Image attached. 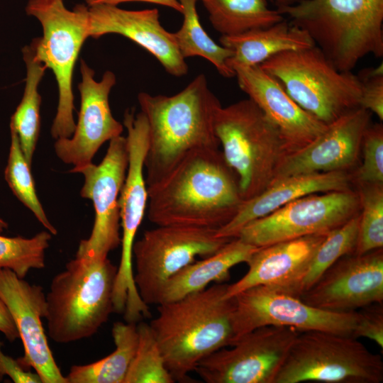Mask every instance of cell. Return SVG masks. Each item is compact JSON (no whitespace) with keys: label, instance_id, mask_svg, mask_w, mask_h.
Returning <instances> with one entry per match:
<instances>
[{"label":"cell","instance_id":"7402d4cb","mask_svg":"<svg viewBox=\"0 0 383 383\" xmlns=\"http://www.w3.org/2000/svg\"><path fill=\"white\" fill-rule=\"evenodd\" d=\"M328 233L306 235L260 247L247 261L246 274L228 284L226 297L265 285L299 296L313 257Z\"/></svg>","mask_w":383,"mask_h":383},{"label":"cell","instance_id":"8992f818","mask_svg":"<svg viewBox=\"0 0 383 383\" xmlns=\"http://www.w3.org/2000/svg\"><path fill=\"white\" fill-rule=\"evenodd\" d=\"M214 131L224 160L237 176L244 201L260 194L274 180L286 157L276 126L248 98L221 106Z\"/></svg>","mask_w":383,"mask_h":383},{"label":"cell","instance_id":"ac0fdd59","mask_svg":"<svg viewBox=\"0 0 383 383\" xmlns=\"http://www.w3.org/2000/svg\"><path fill=\"white\" fill-rule=\"evenodd\" d=\"M0 299L7 306L21 339L24 355L18 358L26 370L32 367L43 383H67L57 366L43 326L46 297L43 288L0 269Z\"/></svg>","mask_w":383,"mask_h":383},{"label":"cell","instance_id":"44dd1931","mask_svg":"<svg viewBox=\"0 0 383 383\" xmlns=\"http://www.w3.org/2000/svg\"><path fill=\"white\" fill-rule=\"evenodd\" d=\"M88 8L89 37L121 35L148 50L171 75L179 77L187 74L188 66L174 33L162 26L157 9L133 11L107 4Z\"/></svg>","mask_w":383,"mask_h":383},{"label":"cell","instance_id":"d6986e66","mask_svg":"<svg viewBox=\"0 0 383 383\" xmlns=\"http://www.w3.org/2000/svg\"><path fill=\"white\" fill-rule=\"evenodd\" d=\"M238 84L276 126L286 156L308 146L327 128L300 107L280 82L259 65L233 67Z\"/></svg>","mask_w":383,"mask_h":383},{"label":"cell","instance_id":"60d3db41","mask_svg":"<svg viewBox=\"0 0 383 383\" xmlns=\"http://www.w3.org/2000/svg\"><path fill=\"white\" fill-rule=\"evenodd\" d=\"M300 1L301 0H268V1H270L276 6V9L292 6Z\"/></svg>","mask_w":383,"mask_h":383},{"label":"cell","instance_id":"ba28073f","mask_svg":"<svg viewBox=\"0 0 383 383\" xmlns=\"http://www.w3.org/2000/svg\"><path fill=\"white\" fill-rule=\"evenodd\" d=\"M88 6L67 9L63 0H28L26 12L39 21L43 36L30 43L35 57L50 69L58 87V105L51 127L56 140L70 138L76 123L73 116L74 67L85 40L89 38Z\"/></svg>","mask_w":383,"mask_h":383},{"label":"cell","instance_id":"836d02e7","mask_svg":"<svg viewBox=\"0 0 383 383\" xmlns=\"http://www.w3.org/2000/svg\"><path fill=\"white\" fill-rule=\"evenodd\" d=\"M358 187L360 211L354 254L362 255L383 247V184Z\"/></svg>","mask_w":383,"mask_h":383},{"label":"cell","instance_id":"7c38bea8","mask_svg":"<svg viewBox=\"0 0 383 383\" xmlns=\"http://www.w3.org/2000/svg\"><path fill=\"white\" fill-rule=\"evenodd\" d=\"M300 333L292 327L264 326L202 359L194 372L207 383H274Z\"/></svg>","mask_w":383,"mask_h":383},{"label":"cell","instance_id":"83f0119b","mask_svg":"<svg viewBox=\"0 0 383 383\" xmlns=\"http://www.w3.org/2000/svg\"><path fill=\"white\" fill-rule=\"evenodd\" d=\"M209 13L215 30L221 35H234L268 27L284 19L268 0H198Z\"/></svg>","mask_w":383,"mask_h":383},{"label":"cell","instance_id":"4316f807","mask_svg":"<svg viewBox=\"0 0 383 383\" xmlns=\"http://www.w3.org/2000/svg\"><path fill=\"white\" fill-rule=\"evenodd\" d=\"M26 67V84L22 99L12 115L10 126L18 137L21 150L31 166L40 132L41 98L38 86L47 67L35 56L31 45L22 49Z\"/></svg>","mask_w":383,"mask_h":383},{"label":"cell","instance_id":"ab89813d","mask_svg":"<svg viewBox=\"0 0 383 383\" xmlns=\"http://www.w3.org/2000/svg\"><path fill=\"white\" fill-rule=\"evenodd\" d=\"M88 6L99 4L118 6V4L130 1H140L159 4L171 8L182 13V8L178 0H84Z\"/></svg>","mask_w":383,"mask_h":383},{"label":"cell","instance_id":"d6a6232c","mask_svg":"<svg viewBox=\"0 0 383 383\" xmlns=\"http://www.w3.org/2000/svg\"><path fill=\"white\" fill-rule=\"evenodd\" d=\"M51 238L48 231L29 238L0 235V269H9L25 278L30 270L44 268L45 250Z\"/></svg>","mask_w":383,"mask_h":383},{"label":"cell","instance_id":"484cf974","mask_svg":"<svg viewBox=\"0 0 383 383\" xmlns=\"http://www.w3.org/2000/svg\"><path fill=\"white\" fill-rule=\"evenodd\" d=\"M111 334L114 351L92 363L72 366L66 376L67 383H124L137 349V324L116 322Z\"/></svg>","mask_w":383,"mask_h":383},{"label":"cell","instance_id":"d4e9b609","mask_svg":"<svg viewBox=\"0 0 383 383\" xmlns=\"http://www.w3.org/2000/svg\"><path fill=\"white\" fill-rule=\"evenodd\" d=\"M257 248L238 238L231 239L217 252L192 262L172 276L162 288L157 305L201 291L211 282L225 280L232 267L247 262Z\"/></svg>","mask_w":383,"mask_h":383},{"label":"cell","instance_id":"e575fe53","mask_svg":"<svg viewBox=\"0 0 383 383\" xmlns=\"http://www.w3.org/2000/svg\"><path fill=\"white\" fill-rule=\"evenodd\" d=\"M363 161L353 175L357 184H383V126L370 125L363 135Z\"/></svg>","mask_w":383,"mask_h":383},{"label":"cell","instance_id":"4dcf8cb0","mask_svg":"<svg viewBox=\"0 0 383 383\" xmlns=\"http://www.w3.org/2000/svg\"><path fill=\"white\" fill-rule=\"evenodd\" d=\"M359 221L360 213L327 233L317 249L302 282L301 294L309 289L337 260L355 252Z\"/></svg>","mask_w":383,"mask_h":383},{"label":"cell","instance_id":"d590c367","mask_svg":"<svg viewBox=\"0 0 383 383\" xmlns=\"http://www.w3.org/2000/svg\"><path fill=\"white\" fill-rule=\"evenodd\" d=\"M361 82L360 107L383 120V65L367 68L357 75Z\"/></svg>","mask_w":383,"mask_h":383},{"label":"cell","instance_id":"5b68a950","mask_svg":"<svg viewBox=\"0 0 383 383\" xmlns=\"http://www.w3.org/2000/svg\"><path fill=\"white\" fill-rule=\"evenodd\" d=\"M117 266L108 257H75L52 279L45 318L49 337L69 343L94 335L113 312V290Z\"/></svg>","mask_w":383,"mask_h":383},{"label":"cell","instance_id":"b9f144b4","mask_svg":"<svg viewBox=\"0 0 383 383\" xmlns=\"http://www.w3.org/2000/svg\"><path fill=\"white\" fill-rule=\"evenodd\" d=\"M9 227L8 223L0 217V233Z\"/></svg>","mask_w":383,"mask_h":383},{"label":"cell","instance_id":"f546056e","mask_svg":"<svg viewBox=\"0 0 383 383\" xmlns=\"http://www.w3.org/2000/svg\"><path fill=\"white\" fill-rule=\"evenodd\" d=\"M11 145L4 177L16 197L26 206L37 220L52 235L57 231L50 222L38 199L28 165L21 148L18 137L14 128L10 126Z\"/></svg>","mask_w":383,"mask_h":383},{"label":"cell","instance_id":"cb8c5ba5","mask_svg":"<svg viewBox=\"0 0 383 383\" xmlns=\"http://www.w3.org/2000/svg\"><path fill=\"white\" fill-rule=\"evenodd\" d=\"M219 42L233 52L227 60L233 70L235 67L260 65L283 52L316 45L306 31L284 18L268 27L234 35H221Z\"/></svg>","mask_w":383,"mask_h":383},{"label":"cell","instance_id":"30bf717a","mask_svg":"<svg viewBox=\"0 0 383 383\" xmlns=\"http://www.w3.org/2000/svg\"><path fill=\"white\" fill-rule=\"evenodd\" d=\"M217 230L184 226H157L144 231L133 247V279L147 305L157 304L165 283L179 270L220 250L231 239Z\"/></svg>","mask_w":383,"mask_h":383},{"label":"cell","instance_id":"1f68e13d","mask_svg":"<svg viewBox=\"0 0 383 383\" xmlns=\"http://www.w3.org/2000/svg\"><path fill=\"white\" fill-rule=\"evenodd\" d=\"M138 345L124 383H174L149 323L137 324Z\"/></svg>","mask_w":383,"mask_h":383},{"label":"cell","instance_id":"8fae6325","mask_svg":"<svg viewBox=\"0 0 383 383\" xmlns=\"http://www.w3.org/2000/svg\"><path fill=\"white\" fill-rule=\"evenodd\" d=\"M360 211L358 192L352 189L311 194L248 223L237 238L260 248L306 235L326 233Z\"/></svg>","mask_w":383,"mask_h":383},{"label":"cell","instance_id":"277c9868","mask_svg":"<svg viewBox=\"0 0 383 383\" xmlns=\"http://www.w3.org/2000/svg\"><path fill=\"white\" fill-rule=\"evenodd\" d=\"M306 31L340 71L383 56V0H301L277 9Z\"/></svg>","mask_w":383,"mask_h":383},{"label":"cell","instance_id":"7a4b0ae2","mask_svg":"<svg viewBox=\"0 0 383 383\" xmlns=\"http://www.w3.org/2000/svg\"><path fill=\"white\" fill-rule=\"evenodd\" d=\"M138 100L148 124L147 187L162 179L190 152L218 148L214 120L222 105L204 74L174 95L140 92Z\"/></svg>","mask_w":383,"mask_h":383},{"label":"cell","instance_id":"6da1fadb","mask_svg":"<svg viewBox=\"0 0 383 383\" xmlns=\"http://www.w3.org/2000/svg\"><path fill=\"white\" fill-rule=\"evenodd\" d=\"M148 218L157 226L218 230L243 199L238 178L218 148L190 152L162 179L148 187Z\"/></svg>","mask_w":383,"mask_h":383},{"label":"cell","instance_id":"603a6c76","mask_svg":"<svg viewBox=\"0 0 383 383\" xmlns=\"http://www.w3.org/2000/svg\"><path fill=\"white\" fill-rule=\"evenodd\" d=\"M353 175L348 171L300 174L273 180L257 196L245 201L235 216L217 230L219 237L233 239L248 223L263 217L302 196L351 189Z\"/></svg>","mask_w":383,"mask_h":383},{"label":"cell","instance_id":"74e56055","mask_svg":"<svg viewBox=\"0 0 383 383\" xmlns=\"http://www.w3.org/2000/svg\"><path fill=\"white\" fill-rule=\"evenodd\" d=\"M1 345L0 341V380L7 375L16 383H42L37 373L24 369L17 360L4 355L1 349Z\"/></svg>","mask_w":383,"mask_h":383},{"label":"cell","instance_id":"ffe728a7","mask_svg":"<svg viewBox=\"0 0 383 383\" xmlns=\"http://www.w3.org/2000/svg\"><path fill=\"white\" fill-rule=\"evenodd\" d=\"M371 116V112L362 107L344 113L328 124L313 143L286 156L274 180L300 174L348 171L359 159Z\"/></svg>","mask_w":383,"mask_h":383},{"label":"cell","instance_id":"2e32d148","mask_svg":"<svg viewBox=\"0 0 383 383\" xmlns=\"http://www.w3.org/2000/svg\"><path fill=\"white\" fill-rule=\"evenodd\" d=\"M299 298L311 306L336 313L382 303V248L342 257Z\"/></svg>","mask_w":383,"mask_h":383},{"label":"cell","instance_id":"3957f363","mask_svg":"<svg viewBox=\"0 0 383 383\" xmlns=\"http://www.w3.org/2000/svg\"><path fill=\"white\" fill-rule=\"evenodd\" d=\"M227 287L217 282L158 304L157 316L149 324L175 382H187L202 359L233 343L235 301L226 297Z\"/></svg>","mask_w":383,"mask_h":383},{"label":"cell","instance_id":"4fadbf2b","mask_svg":"<svg viewBox=\"0 0 383 383\" xmlns=\"http://www.w3.org/2000/svg\"><path fill=\"white\" fill-rule=\"evenodd\" d=\"M233 298V343L243 335L264 326L292 327L300 332L326 331L351 337L355 326L357 311L336 313L319 309L306 304L299 296L270 286H255Z\"/></svg>","mask_w":383,"mask_h":383},{"label":"cell","instance_id":"9a60e30c","mask_svg":"<svg viewBox=\"0 0 383 383\" xmlns=\"http://www.w3.org/2000/svg\"><path fill=\"white\" fill-rule=\"evenodd\" d=\"M123 125L127 130L128 162L119 196L121 254L116 275L113 295L118 299L134 297L138 291L133 279V247L148 203L144 165L148 148V124L144 114L127 109Z\"/></svg>","mask_w":383,"mask_h":383},{"label":"cell","instance_id":"8d00e7d4","mask_svg":"<svg viewBox=\"0 0 383 383\" xmlns=\"http://www.w3.org/2000/svg\"><path fill=\"white\" fill-rule=\"evenodd\" d=\"M354 338H367L383 348V304L373 303L357 311Z\"/></svg>","mask_w":383,"mask_h":383},{"label":"cell","instance_id":"5bb4252c","mask_svg":"<svg viewBox=\"0 0 383 383\" xmlns=\"http://www.w3.org/2000/svg\"><path fill=\"white\" fill-rule=\"evenodd\" d=\"M128 162L126 138L120 135L109 141L106 153L99 165L91 162L70 170L83 174L84 182L80 195L92 201L95 213L91 234L80 241L75 257L104 260L121 245L118 201Z\"/></svg>","mask_w":383,"mask_h":383},{"label":"cell","instance_id":"52a82bcc","mask_svg":"<svg viewBox=\"0 0 383 383\" xmlns=\"http://www.w3.org/2000/svg\"><path fill=\"white\" fill-rule=\"evenodd\" d=\"M259 66L300 107L326 125L360 107L358 76L338 70L316 45L279 53Z\"/></svg>","mask_w":383,"mask_h":383},{"label":"cell","instance_id":"f35d334b","mask_svg":"<svg viewBox=\"0 0 383 383\" xmlns=\"http://www.w3.org/2000/svg\"><path fill=\"white\" fill-rule=\"evenodd\" d=\"M0 332L10 342L19 338L18 332L12 316L3 300L0 299Z\"/></svg>","mask_w":383,"mask_h":383},{"label":"cell","instance_id":"9c48e42d","mask_svg":"<svg viewBox=\"0 0 383 383\" xmlns=\"http://www.w3.org/2000/svg\"><path fill=\"white\" fill-rule=\"evenodd\" d=\"M382 357L357 338L331 332H300L274 383H380Z\"/></svg>","mask_w":383,"mask_h":383},{"label":"cell","instance_id":"e0dca14e","mask_svg":"<svg viewBox=\"0 0 383 383\" xmlns=\"http://www.w3.org/2000/svg\"><path fill=\"white\" fill-rule=\"evenodd\" d=\"M80 109L74 133L70 138L56 140L54 149L64 163L73 169L90 164L101 146L121 135L123 123L112 115L109 96L116 82L111 71H106L100 81L94 79V71L84 60L80 61Z\"/></svg>","mask_w":383,"mask_h":383},{"label":"cell","instance_id":"f1b7e54d","mask_svg":"<svg viewBox=\"0 0 383 383\" xmlns=\"http://www.w3.org/2000/svg\"><path fill=\"white\" fill-rule=\"evenodd\" d=\"M178 1L182 8L183 23L174 35L182 56L184 59L195 56L204 57L213 64L223 77H235V72L227 64L233 52L217 44L203 28L196 11L198 0Z\"/></svg>","mask_w":383,"mask_h":383}]
</instances>
